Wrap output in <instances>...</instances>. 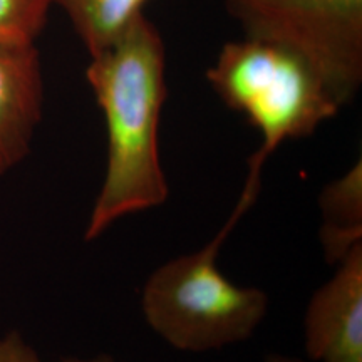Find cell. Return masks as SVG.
<instances>
[{"label":"cell","instance_id":"6","mask_svg":"<svg viewBox=\"0 0 362 362\" xmlns=\"http://www.w3.org/2000/svg\"><path fill=\"white\" fill-rule=\"evenodd\" d=\"M44 81L39 52L0 49V176L30 153L42 119Z\"/></svg>","mask_w":362,"mask_h":362},{"label":"cell","instance_id":"10","mask_svg":"<svg viewBox=\"0 0 362 362\" xmlns=\"http://www.w3.org/2000/svg\"><path fill=\"white\" fill-rule=\"evenodd\" d=\"M0 362H42V359L21 332L11 330L0 337Z\"/></svg>","mask_w":362,"mask_h":362},{"label":"cell","instance_id":"1","mask_svg":"<svg viewBox=\"0 0 362 362\" xmlns=\"http://www.w3.org/2000/svg\"><path fill=\"white\" fill-rule=\"evenodd\" d=\"M160 30L139 13L111 47L90 56L86 78L107 129V166L86 242L128 215L163 205L170 194L160 160V119L168 98Z\"/></svg>","mask_w":362,"mask_h":362},{"label":"cell","instance_id":"2","mask_svg":"<svg viewBox=\"0 0 362 362\" xmlns=\"http://www.w3.org/2000/svg\"><path fill=\"white\" fill-rule=\"evenodd\" d=\"M257 198L240 194L226 223L200 250L175 257L149 275L141 312L149 329L170 347L203 354L250 339L269 312L259 287H240L221 274L216 257Z\"/></svg>","mask_w":362,"mask_h":362},{"label":"cell","instance_id":"9","mask_svg":"<svg viewBox=\"0 0 362 362\" xmlns=\"http://www.w3.org/2000/svg\"><path fill=\"white\" fill-rule=\"evenodd\" d=\"M54 0H0V49L35 47Z\"/></svg>","mask_w":362,"mask_h":362},{"label":"cell","instance_id":"5","mask_svg":"<svg viewBox=\"0 0 362 362\" xmlns=\"http://www.w3.org/2000/svg\"><path fill=\"white\" fill-rule=\"evenodd\" d=\"M317 288L304 315L310 362H362V243Z\"/></svg>","mask_w":362,"mask_h":362},{"label":"cell","instance_id":"3","mask_svg":"<svg viewBox=\"0 0 362 362\" xmlns=\"http://www.w3.org/2000/svg\"><path fill=\"white\" fill-rule=\"evenodd\" d=\"M206 79L230 110L259 129L262 144L248 161L245 192L259 194L265 163L288 139L310 136L341 111L332 90L292 49L245 35L226 42Z\"/></svg>","mask_w":362,"mask_h":362},{"label":"cell","instance_id":"12","mask_svg":"<svg viewBox=\"0 0 362 362\" xmlns=\"http://www.w3.org/2000/svg\"><path fill=\"white\" fill-rule=\"evenodd\" d=\"M264 362H310V361L298 359V357L287 356V354H280V352H270V354L265 356Z\"/></svg>","mask_w":362,"mask_h":362},{"label":"cell","instance_id":"7","mask_svg":"<svg viewBox=\"0 0 362 362\" xmlns=\"http://www.w3.org/2000/svg\"><path fill=\"white\" fill-rule=\"evenodd\" d=\"M322 211L320 243L329 264L336 265L362 243V163L332 180L319 194Z\"/></svg>","mask_w":362,"mask_h":362},{"label":"cell","instance_id":"4","mask_svg":"<svg viewBox=\"0 0 362 362\" xmlns=\"http://www.w3.org/2000/svg\"><path fill=\"white\" fill-rule=\"evenodd\" d=\"M245 35L300 54L344 106L362 84V0H225Z\"/></svg>","mask_w":362,"mask_h":362},{"label":"cell","instance_id":"11","mask_svg":"<svg viewBox=\"0 0 362 362\" xmlns=\"http://www.w3.org/2000/svg\"><path fill=\"white\" fill-rule=\"evenodd\" d=\"M62 362H121L110 354H96L90 357H66Z\"/></svg>","mask_w":362,"mask_h":362},{"label":"cell","instance_id":"8","mask_svg":"<svg viewBox=\"0 0 362 362\" xmlns=\"http://www.w3.org/2000/svg\"><path fill=\"white\" fill-rule=\"evenodd\" d=\"M148 0H54L69 17L89 57L111 47Z\"/></svg>","mask_w":362,"mask_h":362}]
</instances>
